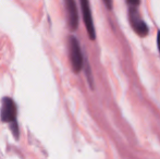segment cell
<instances>
[{
	"label": "cell",
	"mask_w": 160,
	"mask_h": 159,
	"mask_svg": "<svg viewBox=\"0 0 160 159\" xmlns=\"http://www.w3.org/2000/svg\"><path fill=\"white\" fill-rule=\"evenodd\" d=\"M130 8H137L141 3V0H127Z\"/></svg>",
	"instance_id": "obj_6"
},
{
	"label": "cell",
	"mask_w": 160,
	"mask_h": 159,
	"mask_svg": "<svg viewBox=\"0 0 160 159\" xmlns=\"http://www.w3.org/2000/svg\"><path fill=\"white\" fill-rule=\"evenodd\" d=\"M68 47H69V58L72 70L74 73H80L84 67V57L78 39L74 35L68 37Z\"/></svg>",
	"instance_id": "obj_2"
},
{
	"label": "cell",
	"mask_w": 160,
	"mask_h": 159,
	"mask_svg": "<svg viewBox=\"0 0 160 159\" xmlns=\"http://www.w3.org/2000/svg\"><path fill=\"white\" fill-rule=\"evenodd\" d=\"M0 120L10 125V130L13 136L15 137V140H18L20 137V130L18 124V106L11 97L6 96L2 98L1 108H0Z\"/></svg>",
	"instance_id": "obj_1"
},
{
	"label": "cell",
	"mask_w": 160,
	"mask_h": 159,
	"mask_svg": "<svg viewBox=\"0 0 160 159\" xmlns=\"http://www.w3.org/2000/svg\"><path fill=\"white\" fill-rule=\"evenodd\" d=\"M64 8H65V14H67V22L70 31L74 32L78 27V10L76 6L75 0H63Z\"/></svg>",
	"instance_id": "obj_5"
},
{
	"label": "cell",
	"mask_w": 160,
	"mask_h": 159,
	"mask_svg": "<svg viewBox=\"0 0 160 159\" xmlns=\"http://www.w3.org/2000/svg\"><path fill=\"white\" fill-rule=\"evenodd\" d=\"M80 6H81V12H82L83 22H84L87 35H88L91 40H95L96 30H95V25H94L93 13H92L89 0H80Z\"/></svg>",
	"instance_id": "obj_3"
},
{
	"label": "cell",
	"mask_w": 160,
	"mask_h": 159,
	"mask_svg": "<svg viewBox=\"0 0 160 159\" xmlns=\"http://www.w3.org/2000/svg\"><path fill=\"white\" fill-rule=\"evenodd\" d=\"M128 20L132 28L142 37H145L149 33V27L146 24V22L142 19L137 8H130L128 9Z\"/></svg>",
	"instance_id": "obj_4"
},
{
	"label": "cell",
	"mask_w": 160,
	"mask_h": 159,
	"mask_svg": "<svg viewBox=\"0 0 160 159\" xmlns=\"http://www.w3.org/2000/svg\"><path fill=\"white\" fill-rule=\"evenodd\" d=\"M103 3H105L106 8L109 9V10H111L112 7H113V2H112V0H102Z\"/></svg>",
	"instance_id": "obj_7"
},
{
	"label": "cell",
	"mask_w": 160,
	"mask_h": 159,
	"mask_svg": "<svg viewBox=\"0 0 160 159\" xmlns=\"http://www.w3.org/2000/svg\"><path fill=\"white\" fill-rule=\"evenodd\" d=\"M157 47H158V51L160 55V30L157 32Z\"/></svg>",
	"instance_id": "obj_8"
}]
</instances>
